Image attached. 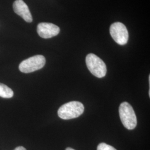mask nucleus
I'll return each mask as SVG.
<instances>
[{
  "mask_svg": "<svg viewBox=\"0 0 150 150\" xmlns=\"http://www.w3.org/2000/svg\"><path fill=\"white\" fill-rule=\"evenodd\" d=\"M83 105L79 101L67 102L59 107L58 115L64 120H70L80 116L84 112Z\"/></svg>",
  "mask_w": 150,
  "mask_h": 150,
  "instance_id": "1",
  "label": "nucleus"
},
{
  "mask_svg": "<svg viewBox=\"0 0 150 150\" xmlns=\"http://www.w3.org/2000/svg\"><path fill=\"white\" fill-rule=\"evenodd\" d=\"M119 115L125 128L131 130L136 127V116L133 107L129 103L123 102L121 103L119 107Z\"/></svg>",
  "mask_w": 150,
  "mask_h": 150,
  "instance_id": "2",
  "label": "nucleus"
},
{
  "mask_svg": "<svg viewBox=\"0 0 150 150\" xmlns=\"http://www.w3.org/2000/svg\"><path fill=\"white\" fill-rule=\"evenodd\" d=\"M87 67L91 74L98 78L105 76L107 68L105 62L96 54H90L86 56Z\"/></svg>",
  "mask_w": 150,
  "mask_h": 150,
  "instance_id": "3",
  "label": "nucleus"
},
{
  "mask_svg": "<svg viewBox=\"0 0 150 150\" xmlns=\"http://www.w3.org/2000/svg\"><path fill=\"white\" fill-rule=\"evenodd\" d=\"M46 64L45 57L42 55H36L22 61L19 70L23 73H31L43 68Z\"/></svg>",
  "mask_w": 150,
  "mask_h": 150,
  "instance_id": "4",
  "label": "nucleus"
},
{
  "mask_svg": "<svg viewBox=\"0 0 150 150\" xmlns=\"http://www.w3.org/2000/svg\"><path fill=\"white\" fill-rule=\"evenodd\" d=\"M110 32L114 41L120 45H125L129 40V32L122 23L117 22L112 24Z\"/></svg>",
  "mask_w": 150,
  "mask_h": 150,
  "instance_id": "5",
  "label": "nucleus"
},
{
  "mask_svg": "<svg viewBox=\"0 0 150 150\" xmlns=\"http://www.w3.org/2000/svg\"><path fill=\"white\" fill-rule=\"evenodd\" d=\"M37 31L41 38L47 39L57 36L59 33L60 29L53 23L41 22L38 25Z\"/></svg>",
  "mask_w": 150,
  "mask_h": 150,
  "instance_id": "6",
  "label": "nucleus"
},
{
  "mask_svg": "<svg viewBox=\"0 0 150 150\" xmlns=\"http://www.w3.org/2000/svg\"><path fill=\"white\" fill-rule=\"evenodd\" d=\"M13 8L17 15L21 16L27 22H32V16L27 4L23 0H16L13 4Z\"/></svg>",
  "mask_w": 150,
  "mask_h": 150,
  "instance_id": "7",
  "label": "nucleus"
},
{
  "mask_svg": "<svg viewBox=\"0 0 150 150\" xmlns=\"http://www.w3.org/2000/svg\"><path fill=\"white\" fill-rule=\"evenodd\" d=\"M13 96L12 90L3 83H0V97L6 98H10Z\"/></svg>",
  "mask_w": 150,
  "mask_h": 150,
  "instance_id": "8",
  "label": "nucleus"
},
{
  "mask_svg": "<svg viewBox=\"0 0 150 150\" xmlns=\"http://www.w3.org/2000/svg\"><path fill=\"white\" fill-rule=\"evenodd\" d=\"M97 150H117L112 146L107 145L105 143H101L97 146Z\"/></svg>",
  "mask_w": 150,
  "mask_h": 150,
  "instance_id": "9",
  "label": "nucleus"
},
{
  "mask_svg": "<svg viewBox=\"0 0 150 150\" xmlns=\"http://www.w3.org/2000/svg\"><path fill=\"white\" fill-rule=\"evenodd\" d=\"M14 150H26V149L22 146H18V147H17Z\"/></svg>",
  "mask_w": 150,
  "mask_h": 150,
  "instance_id": "10",
  "label": "nucleus"
},
{
  "mask_svg": "<svg viewBox=\"0 0 150 150\" xmlns=\"http://www.w3.org/2000/svg\"><path fill=\"white\" fill-rule=\"evenodd\" d=\"M66 150H75L74 149H72V148H70V147H67V148H66Z\"/></svg>",
  "mask_w": 150,
  "mask_h": 150,
  "instance_id": "11",
  "label": "nucleus"
}]
</instances>
